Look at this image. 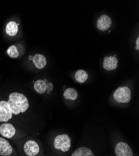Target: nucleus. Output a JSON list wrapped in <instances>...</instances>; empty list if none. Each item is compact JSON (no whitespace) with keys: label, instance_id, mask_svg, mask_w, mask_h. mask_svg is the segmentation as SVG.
Here are the masks:
<instances>
[{"label":"nucleus","instance_id":"nucleus-19","mask_svg":"<svg viewBox=\"0 0 139 156\" xmlns=\"http://www.w3.org/2000/svg\"><path fill=\"white\" fill-rule=\"evenodd\" d=\"M135 48H136L137 50H138V49H139V37H137V39Z\"/></svg>","mask_w":139,"mask_h":156},{"label":"nucleus","instance_id":"nucleus-11","mask_svg":"<svg viewBox=\"0 0 139 156\" xmlns=\"http://www.w3.org/2000/svg\"><path fill=\"white\" fill-rule=\"evenodd\" d=\"M33 61L36 68L41 69L46 67L47 64V59L46 57L41 54H36L33 58Z\"/></svg>","mask_w":139,"mask_h":156},{"label":"nucleus","instance_id":"nucleus-10","mask_svg":"<svg viewBox=\"0 0 139 156\" xmlns=\"http://www.w3.org/2000/svg\"><path fill=\"white\" fill-rule=\"evenodd\" d=\"M12 147L10 143L3 137H0V155L9 156L12 152Z\"/></svg>","mask_w":139,"mask_h":156},{"label":"nucleus","instance_id":"nucleus-7","mask_svg":"<svg viewBox=\"0 0 139 156\" xmlns=\"http://www.w3.org/2000/svg\"><path fill=\"white\" fill-rule=\"evenodd\" d=\"M16 134V129L11 123L5 122L0 126V134L6 139H11Z\"/></svg>","mask_w":139,"mask_h":156},{"label":"nucleus","instance_id":"nucleus-12","mask_svg":"<svg viewBox=\"0 0 139 156\" xmlns=\"http://www.w3.org/2000/svg\"><path fill=\"white\" fill-rule=\"evenodd\" d=\"M71 156H95V155L90 148L81 147L75 150Z\"/></svg>","mask_w":139,"mask_h":156},{"label":"nucleus","instance_id":"nucleus-3","mask_svg":"<svg viewBox=\"0 0 139 156\" xmlns=\"http://www.w3.org/2000/svg\"><path fill=\"white\" fill-rule=\"evenodd\" d=\"M113 96L119 103H128L131 99V90L127 86L119 87L115 90Z\"/></svg>","mask_w":139,"mask_h":156},{"label":"nucleus","instance_id":"nucleus-9","mask_svg":"<svg viewBox=\"0 0 139 156\" xmlns=\"http://www.w3.org/2000/svg\"><path fill=\"white\" fill-rule=\"evenodd\" d=\"M118 59L116 56H106L104 59L103 68L106 71L115 70L118 66Z\"/></svg>","mask_w":139,"mask_h":156},{"label":"nucleus","instance_id":"nucleus-4","mask_svg":"<svg viewBox=\"0 0 139 156\" xmlns=\"http://www.w3.org/2000/svg\"><path fill=\"white\" fill-rule=\"evenodd\" d=\"M12 113L7 101H0V122H6L12 118Z\"/></svg>","mask_w":139,"mask_h":156},{"label":"nucleus","instance_id":"nucleus-2","mask_svg":"<svg viewBox=\"0 0 139 156\" xmlns=\"http://www.w3.org/2000/svg\"><path fill=\"white\" fill-rule=\"evenodd\" d=\"M54 146L57 150L66 152L71 149V139L68 135L65 134L58 135L54 139Z\"/></svg>","mask_w":139,"mask_h":156},{"label":"nucleus","instance_id":"nucleus-1","mask_svg":"<svg viewBox=\"0 0 139 156\" xmlns=\"http://www.w3.org/2000/svg\"><path fill=\"white\" fill-rule=\"evenodd\" d=\"M7 102L10 106L12 114L15 115L25 112L30 106L27 97L17 92L11 93Z\"/></svg>","mask_w":139,"mask_h":156},{"label":"nucleus","instance_id":"nucleus-16","mask_svg":"<svg viewBox=\"0 0 139 156\" xmlns=\"http://www.w3.org/2000/svg\"><path fill=\"white\" fill-rule=\"evenodd\" d=\"M75 79L79 83H84L88 79V74L85 71L79 69L75 73Z\"/></svg>","mask_w":139,"mask_h":156},{"label":"nucleus","instance_id":"nucleus-15","mask_svg":"<svg viewBox=\"0 0 139 156\" xmlns=\"http://www.w3.org/2000/svg\"><path fill=\"white\" fill-rule=\"evenodd\" d=\"M34 89L38 94H44L47 90L46 83L44 80H37L34 84Z\"/></svg>","mask_w":139,"mask_h":156},{"label":"nucleus","instance_id":"nucleus-13","mask_svg":"<svg viewBox=\"0 0 139 156\" xmlns=\"http://www.w3.org/2000/svg\"><path fill=\"white\" fill-rule=\"evenodd\" d=\"M5 31L10 36H16L18 32V25L15 21H9L6 25Z\"/></svg>","mask_w":139,"mask_h":156},{"label":"nucleus","instance_id":"nucleus-18","mask_svg":"<svg viewBox=\"0 0 139 156\" xmlns=\"http://www.w3.org/2000/svg\"><path fill=\"white\" fill-rule=\"evenodd\" d=\"M53 87L54 86L52 83H48L47 84H46V88H47V90H48V91H51L53 89Z\"/></svg>","mask_w":139,"mask_h":156},{"label":"nucleus","instance_id":"nucleus-14","mask_svg":"<svg viewBox=\"0 0 139 156\" xmlns=\"http://www.w3.org/2000/svg\"><path fill=\"white\" fill-rule=\"evenodd\" d=\"M63 96L67 100L75 101L78 98V92L77 91V90L72 87H69L64 90Z\"/></svg>","mask_w":139,"mask_h":156},{"label":"nucleus","instance_id":"nucleus-8","mask_svg":"<svg viewBox=\"0 0 139 156\" xmlns=\"http://www.w3.org/2000/svg\"><path fill=\"white\" fill-rule=\"evenodd\" d=\"M112 25L111 18L106 15H103L99 18L97 21V28L102 31H107Z\"/></svg>","mask_w":139,"mask_h":156},{"label":"nucleus","instance_id":"nucleus-17","mask_svg":"<svg viewBox=\"0 0 139 156\" xmlns=\"http://www.w3.org/2000/svg\"><path fill=\"white\" fill-rule=\"evenodd\" d=\"M7 53L9 55V57L12 58H16L19 56V53L18 51L17 48L16 46H11L9 47V48L7 50Z\"/></svg>","mask_w":139,"mask_h":156},{"label":"nucleus","instance_id":"nucleus-6","mask_svg":"<svg viewBox=\"0 0 139 156\" xmlns=\"http://www.w3.org/2000/svg\"><path fill=\"white\" fill-rule=\"evenodd\" d=\"M115 154L116 156H133V151L127 143L120 142L115 147Z\"/></svg>","mask_w":139,"mask_h":156},{"label":"nucleus","instance_id":"nucleus-5","mask_svg":"<svg viewBox=\"0 0 139 156\" xmlns=\"http://www.w3.org/2000/svg\"><path fill=\"white\" fill-rule=\"evenodd\" d=\"M24 151L28 156H36L40 153V147L37 142L30 140L25 143L23 147Z\"/></svg>","mask_w":139,"mask_h":156}]
</instances>
